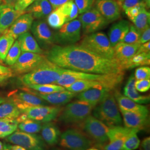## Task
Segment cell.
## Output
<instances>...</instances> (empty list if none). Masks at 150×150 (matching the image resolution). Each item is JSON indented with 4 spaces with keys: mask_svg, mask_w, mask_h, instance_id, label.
Masks as SVG:
<instances>
[{
    "mask_svg": "<svg viewBox=\"0 0 150 150\" xmlns=\"http://www.w3.org/2000/svg\"><path fill=\"white\" fill-rule=\"evenodd\" d=\"M46 57L66 70L95 74H111L125 71L117 59L100 57L76 44L54 45L48 50Z\"/></svg>",
    "mask_w": 150,
    "mask_h": 150,
    "instance_id": "obj_1",
    "label": "cell"
},
{
    "mask_svg": "<svg viewBox=\"0 0 150 150\" xmlns=\"http://www.w3.org/2000/svg\"><path fill=\"white\" fill-rule=\"evenodd\" d=\"M64 70L46 57L33 70L21 76L20 80L25 87L31 85L54 84Z\"/></svg>",
    "mask_w": 150,
    "mask_h": 150,
    "instance_id": "obj_2",
    "label": "cell"
},
{
    "mask_svg": "<svg viewBox=\"0 0 150 150\" xmlns=\"http://www.w3.org/2000/svg\"><path fill=\"white\" fill-rule=\"evenodd\" d=\"M93 116L108 127L121 126L122 120L112 91H108L92 110Z\"/></svg>",
    "mask_w": 150,
    "mask_h": 150,
    "instance_id": "obj_3",
    "label": "cell"
},
{
    "mask_svg": "<svg viewBox=\"0 0 150 150\" xmlns=\"http://www.w3.org/2000/svg\"><path fill=\"white\" fill-rule=\"evenodd\" d=\"M76 45L100 57L107 59H115L113 47L108 36L103 32H95L85 35Z\"/></svg>",
    "mask_w": 150,
    "mask_h": 150,
    "instance_id": "obj_4",
    "label": "cell"
},
{
    "mask_svg": "<svg viewBox=\"0 0 150 150\" xmlns=\"http://www.w3.org/2000/svg\"><path fill=\"white\" fill-rule=\"evenodd\" d=\"M124 72L111 74H95L72 70H64L54 84L67 88L75 82L82 80L111 81L121 84L123 81Z\"/></svg>",
    "mask_w": 150,
    "mask_h": 150,
    "instance_id": "obj_5",
    "label": "cell"
},
{
    "mask_svg": "<svg viewBox=\"0 0 150 150\" xmlns=\"http://www.w3.org/2000/svg\"><path fill=\"white\" fill-rule=\"evenodd\" d=\"M95 107L81 100L68 103L59 113V120L67 125L82 123L91 115Z\"/></svg>",
    "mask_w": 150,
    "mask_h": 150,
    "instance_id": "obj_6",
    "label": "cell"
},
{
    "mask_svg": "<svg viewBox=\"0 0 150 150\" xmlns=\"http://www.w3.org/2000/svg\"><path fill=\"white\" fill-rule=\"evenodd\" d=\"M59 145L67 150H86L92 145L86 134L76 129H69L61 134Z\"/></svg>",
    "mask_w": 150,
    "mask_h": 150,
    "instance_id": "obj_7",
    "label": "cell"
},
{
    "mask_svg": "<svg viewBox=\"0 0 150 150\" xmlns=\"http://www.w3.org/2000/svg\"><path fill=\"white\" fill-rule=\"evenodd\" d=\"M6 141L19 145L27 150H46L47 146L42 137L36 134H29L16 130L6 137Z\"/></svg>",
    "mask_w": 150,
    "mask_h": 150,
    "instance_id": "obj_8",
    "label": "cell"
},
{
    "mask_svg": "<svg viewBox=\"0 0 150 150\" xmlns=\"http://www.w3.org/2000/svg\"><path fill=\"white\" fill-rule=\"evenodd\" d=\"M80 124L86 134L97 145L103 146L108 141L107 133L109 127L93 116L90 115Z\"/></svg>",
    "mask_w": 150,
    "mask_h": 150,
    "instance_id": "obj_9",
    "label": "cell"
},
{
    "mask_svg": "<svg viewBox=\"0 0 150 150\" xmlns=\"http://www.w3.org/2000/svg\"><path fill=\"white\" fill-rule=\"evenodd\" d=\"M81 29L84 35L98 32L106 27L110 23L97 10L95 7H92L90 10L79 16Z\"/></svg>",
    "mask_w": 150,
    "mask_h": 150,
    "instance_id": "obj_10",
    "label": "cell"
},
{
    "mask_svg": "<svg viewBox=\"0 0 150 150\" xmlns=\"http://www.w3.org/2000/svg\"><path fill=\"white\" fill-rule=\"evenodd\" d=\"M81 37V25L79 19L66 22L54 34L56 42L61 45H75Z\"/></svg>",
    "mask_w": 150,
    "mask_h": 150,
    "instance_id": "obj_11",
    "label": "cell"
},
{
    "mask_svg": "<svg viewBox=\"0 0 150 150\" xmlns=\"http://www.w3.org/2000/svg\"><path fill=\"white\" fill-rule=\"evenodd\" d=\"M62 108L60 106H35L26 107L21 111L27 117L40 123H46L55 120L59 116Z\"/></svg>",
    "mask_w": 150,
    "mask_h": 150,
    "instance_id": "obj_12",
    "label": "cell"
},
{
    "mask_svg": "<svg viewBox=\"0 0 150 150\" xmlns=\"http://www.w3.org/2000/svg\"><path fill=\"white\" fill-rule=\"evenodd\" d=\"M46 56L42 54L32 52H22L15 64L11 66L12 72L16 74L24 75L36 68Z\"/></svg>",
    "mask_w": 150,
    "mask_h": 150,
    "instance_id": "obj_13",
    "label": "cell"
},
{
    "mask_svg": "<svg viewBox=\"0 0 150 150\" xmlns=\"http://www.w3.org/2000/svg\"><path fill=\"white\" fill-rule=\"evenodd\" d=\"M8 98L16 105L21 112L26 107L46 106L48 104L43 99L27 91H13L8 95Z\"/></svg>",
    "mask_w": 150,
    "mask_h": 150,
    "instance_id": "obj_14",
    "label": "cell"
},
{
    "mask_svg": "<svg viewBox=\"0 0 150 150\" xmlns=\"http://www.w3.org/2000/svg\"><path fill=\"white\" fill-rule=\"evenodd\" d=\"M133 129L117 126L109 127L107 136L109 142L103 150H121L123 143Z\"/></svg>",
    "mask_w": 150,
    "mask_h": 150,
    "instance_id": "obj_15",
    "label": "cell"
},
{
    "mask_svg": "<svg viewBox=\"0 0 150 150\" xmlns=\"http://www.w3.org/2000/svg\"><path fill=\"white\" fill-rule=\"evenodd\" d=\"M24 90L25 91H27L38 96L48 103L52 104L56 106H61L67 104L74 97L77 95V93L70 92L67 90L51 93H41L26 87L24 88Z\"/></svg>",
    "mask_w": 150,
    "mask_h": 150,
    "instance_id": "obj_16",
    "label": "cell"
},
{
    "mask_svg": "<svg viewBox=\"0 0 150 150\" xmlns=\"http://www.w3.org/2000/svg\"><path fill=\"white\" fill-rule=\"evenodd\" d=\"M31 30L36 40L41 45L52 46L56 42L54 35L46 22L41 20L33 22Z\"/></svg>",
    "mask_w": 150,
    "mask_h": 150,
    "instance_id": "obj_17",
    "label": "cell"
},
{
    "mask_svg": "<svg viewBox=\"0 0 150 150\" xmlns=\"http://www.w3.org/2000/svg\"><path fill=\"white\" fill-rule=\"evenodd\" d=\"M95 8L110 23L121 17V8L116 0H95Z\"/></svg>",
    "mask_w": 150,
    "mask_h": 150,
    "instance_id": "obj_18",
    "label": "cell"
},
{
    "mask_svg": "<svg viewBox=\"0 0 150 150\" xmlns=\"http://www.w3.org/2000/svg\"><path fill=\"white\" fill-rule=\"evenodd\" d=\"M140 43H129L120 42L114 47L115 59H117L124 70H126V66L130 59L137 52Z\"/></svg>",
    "mask_w": 150,
    "mask_h": 150,
    "instance_id": "obj_19",
    "label": "cell"
},
{
    "mask_svg": "<svg viewBox=\"0 0 150 150\" xmlns=\"http://www.w3.org/2000/svg\"><path fill=\"white\" fill-rule=\"evenodd\" d=\"M123 117L125 126L129 129L144 130L147 129L150 125L149 116L142 115L137 113L120 109Z\"/></svg>",
    "mask_w": 150,
    "mask_h": 150,
    "instance_id": "obj_20",
    "label": "cell"
},
{
    "mask_svg": "<svg viewBox=\"0 0 150 150\" xmlns=\"http://www.w3.org/2000/svg\"><path fill=\"white\" fill-rule=\"evenodd\" d=\"M24 13L16 10L13 5L2 3L0 9V35L5 32L16 19Z\"/></svg>",
    "mask_w": 150,
    "mask_h": 150,
    "instance_id": "obj_21",
    "label": "cell"
},
{
    "mask_svg": "<svg viewBox=\"0 0 150 150\" xmlns=\"http://www.w3.org/2000/svg\"><path fill=\"white\" fill-rule=\"evenodd\" d=\"M34 18L30 13H24L19 16L6 31L15 40L22 34L28 32L31 28Z\"/></svg>",
    "mask_w": 150,
    "mask_h": 150,
    "instance_id": "obj_22",
    "label": "cell"
},
{
    "mask_svg": "<svg viewBox=\"0 0 150 150\" xmlns=\"http://www.w3.org/2000/svg\"><path fill=\"white\" fill-rule=\"evenodd\" d=\"M113 95L120 109L137 113L144 116H149V110L146 106L134 102L128 97L122 95L120 91L116 90H115Z\"/></svg>",
    "mask_w": 150,
    "mask_h": 150,
    "instance_id": "obj_23",
    "label": "cell"
},
{
    "mask_svg": "<svg viewBox=\"0 0 150 150\" xmlns=\"http://www.w3.org/2000/svg\"><path fill=\"white\" fill-rule=\"evenodd\" d=\"M108 91H110L102 86H97L80 92L76 97L79 100L87 102L96 106Z\"/></svg>",
    "mask_w": 150,
    "mask_h": 150,
    "instance_id": "obj_24",
    "label": "cell"
},
{
    "mask_svg": "<svg viewBox=\"0 0 150 150\" xmlns=\"http://www.w3.org/2000/svg\"><path fill=\"white\" fill-rule=\"evenodd\" d=\"M54 10L48 0H36L25 11L31 13L34 19L41 20L47 17Z\"/></svg>",
    "mask_w": 150,
    "mask_h": 150,
    "instance_id": "obj_25",
    "label": "cell"
},
{
    "mask_svg": "<svg viewBox=\"0 0 150 150\" xmlns=\"http://www.w3.org/2000/svg\"><path fill=\"white\" fill-rule=\"evenodd\" d=\"M129 22L126 20H121L114 23L110 27L108 33V38L113 47L122 42L129 31Z\"/></svg>",
    "mask_w": 150,
    "mask_h": 150,
    "instance_id": "obj_26",
    "label": "cell"
},
{
    "mask_svg": "<svg viewBox=\"0 0 150 150\" xmlns=\"http://www.w3.org/2000/svg\"><path fill=\"white\" fill-rule=\"evenodd\" d=\"M17 41L20 44L22 52L43 54V50L30 32L28 31L22 34L17 38Z\"/></svg>",
    "mask_w": 150,
    "mask_h": 150,
    "instance_id": "obj_27",
    "label": "cell"
},
{
    "mask_svg": "<svg viewBox=\"0 0 150 150\" xmlns=\"http://www.w3.org/2000/svg\"><path fill=\"white\" fill-rule=\"evenodd\" d=\"M135 81L134 75L132 74L129 77L127 83L124 87L123 95L139 104L142 105L149 103L150 101V96L139 94L134 87Z\"/></svg>",
    "mask_w": 150,
    "mask_h": 150,
    "instance_id": "obj_28",
    "label": "cell"
},
{
    "mask_svg": "<svg viewBox=\"0 0 150 150\" xmlns=\"http://www.w3.org/2000/svg\"><path fill=\"white\" fill-rule=\"evenodd\" d=\"M40 131L42 139L47 144L53 146L59 142L61 132L55 124L51 122L44 123Z\"/></svg>",
    "mask_w": 150,
    "mask_h": 150,
    "instance_id": "obj_29",
    "label": "cell"
},
{
    "mask_svg": "<svg viewBox=\"0 0 150 150\" xmlns=\"http://www.w3.org/2000/svg\"><path fill=\"white\" fill-rule=\"evenodd\" d=\"M21 113L16 105L10 100L0 104V118L16 119Z\"/></svg>",
    "mask_w": 150,
    "mask_h": 150,
    "instance_id": "obj_30",
    "label": "cell"
},
{
    "mask_svg": "<svg viewBox=\"0 0 150 150\" xmlns=\"http://www.w3.org/2000/svg\"><path fill=\"white\" fill-rule=\"evenodd\" d=\"M141 33L150 27V13L146 7H143L139 15L131 20Z\"/></svg>",
    "mask_w": 150,
    "mask_h": 150,
    "instance_id": "obj_31",
    "label": "cell"
},
{
    "mask_svg": "<svg viewBox=\"0 0 150 150\" xmlns=\"http://www.w3.org/2000/svg\"><path fill=\"white\" fill-rule=\"evenodd\" d=\"M47 17V24L56 30L60 28L66 23V17L59 7L54 9Z\"/></svg>",
    "mask_w": 150,
    "mask_h": 150,
    "instance_id": "obj_32",
    "label": "cell"
},
{
    "mask_svg": "<svg viewBox=\"0 0 150 150\" xmlns=\"http://www.w3.org/2000/svg\"><path fill=\"white\" fill-rule=\"evenodd\" d=\"M16 119L0 118V139H4L17 129Z\"/></svg>",
    "mask_w": 150,
    "mask_h": 150,
    "instance_id": "obj_33",
    "label": "cell"
},
{
    "mask_svg": "<svg viewBox=\"0 0 150 150\" xmlns=\"http://www.w3.org/2000/svg\"><path fill=\"white\" fill-rule=\"evenodd\" d=\"M15 40L7 33L4 32L0 36V60L4 61Z\"/></svg>",
    "mask_w": 150,
    "mask_h": 150,
    "instance_id": "obj_34",
    "label": "cell"
},
{
    "mask_svg": "<svg viewBox=\"0 0 150 150\" xmlns=\"http://www.w3.org/2000/svg\"><path fill=\"white\" fill-rule=\"evenodd\" d=\"M59 7L65 16L66 22L72 21L79 16V10L74 1H68Z\"/></svg>",
    "mask_w": 150,
    "mask_h": 150,
    "instance_id": "obj_35",
    "label": "cell"
},
{
    "mask_svg": "<svg viewBox=\"0 0 150 150\" xmlns=\"http://www.w3.org/2000/svg\"><path fill=\"white\" fill-rule=\"evenodd\" d=\"M41 123L32 119L27 118L25 121L18 124L17 129L26 133L36 134L41 131Z\"/></svg>",
    "mask_w": 150,
    "mask_h": 150,
    "instance_id": "obj_36",
    "label": "cell"
},
{
    "mask_svg": "<svg viewBox=\"0 0 150 150\" xmlns=\"http://www.w3.org/2000/svg\"><path fill=\"white\" fill-rule=\"evenodd\" d=\"M150 53L136 54L130 59L126 66L127 69H131L139 66L150 65Z\"/></svg>",
    "mask_w": 150,
    "mask_h": 150,
    "instance_id": "obj_37",
    "label": "cell"
},
{
    "mask_svg": "<svg viewBox=\"0 0 150 150\" xmlns=\"http://www.w3.org/2000/svg\"><path fill=\"white\" fill-rule=\"evenodd\" d=\"M26 87L41 93H51L64 91L66 90L63 86H59L54 83L45 85H31L26 86Z\"/></svg>",
    "mask_w": 150,
    "mask_h": 150,
    "instance_id": "obj_38",
    "label": "cell"
},
{
    "mask_svg": "<svg viewBox=\"0 0 150 150\" xmlns=\"http://www.w3.org/2000/svg\"><path fill=\"white\" fill-rule=\"evenodd\" d=\"M139 130L133 129L123 143L121 150H134L139 147L140 141L137 134Z\"/></svg>",
    "mask_w": 150,
    "mask_h": 150,
    "instance_id": "obj_39",
    "label": "cell"
},
{
    "mask_svg": "<svg viewBox=\"0 0 150 150\" xmlns=\"http://www.w3.org/2000/svg\"><path fill=\"white\" fill-rule=\"evenodd\" d=\"M21 54V50L20 44L17 40H16L7 54L4 62L7 65L12 66L15 64L16 61L18 59Z\"/></svg>",
    "mask_w": 150,
    "mask_h": 150,
    "instance_id": "obj_40",
    "label": "cell"
},
{
    "mask_svg": "<svg viewBox=\"0 0 150 150\" xmlns=\"http://www.w3.org/2000/svg\"><path fill=\"white\" fill-rule=\"evenodd\" d=\"M141 35V33L134 27V25L129 24V31L123 38L122 42L129 44L139 43Z\"/></svg>",
    "mask_w": 150,
    "mask_h": 150,
    "instance_id": "obj_41",
    "label": "cell"
},
{
    "mask_svg": "<svg viewBox=\"0 0 150 150\" xmlns=\"http://www.w3.org/2000/svg\"><path fill=\"white\" fill-rule=\"evenodd\" d=\"M95 1V0H74L80 15L90 10L93 7Z\"/></svg>",
    "mask_w": 150,
    "mask_h": 150,
    "instance_id": "obj_42",
    "label": "cell"
},
{
    "mask_svg": "<svg viewBox=\"0 0 150 150\" xmlns=\"http://www.w3.org/2000/svg\"><path fill=\"white\" fill-rule=\"evenodd\" d=\"M134 77L136 80L150 79V67L144 66L138 67L135 70Z\"/></svg>",
    "mask_w": 150,
    "mask_h": 150,
    "instance_id": "obj_43",
    "label": "cell"
},
{
    "mask_svg": "<svg viewBox=\"0 0 150 150\" xmlns=\"http://www.w3.org/2000/svg\"><path fill=\"white\" fill-rule=\"evenodd\" d=\"M134 87L139 92L144 93L147 92L150 88V79L135 81Z\"/></svg>",
    "mask_w": 150,
    "mask_h": 150,
    "instance_id": "obj_44",
    "label": "cell"
},
{
    "mask_svg": "<svg viewBox=\"0 0 150 150\" xmlns=\"http://www.w3.org/2000/svg\"><path fill=\"white\" fill-rule=\"evenodd\" d=\"M35 1L36 0H16L14 4L15 9L17 11L25 12V10Z\"/></svg>",
    "mask_w": 150,
    "mask_h": 150,
    "instance_id": "obj_45",
    "label": "cell"
},
{
    "mask_svg": "<svg viewBox=\"0 0 150 150\" xmlns=\"http://www.w3.org/2000/svg\"><path fill=\"white\" fill-rule=\"evenodd\" d=\"M143 7H146L145 5L136 6L129 8L127 10H126V11H125V12L127 16L129 17V20H131L139 15L141 10Z\"/></svg>",
    "mask_w": 150,
    "mask_h": 150,
    "instance_id": "obj_46",
    "label": "cell"
},
{
    "mask_svg": "<svg viewBox=\"0 0 150 150\" xmlns=\"http://www.w3.org/2000/svg\"><path fill=\"white\" fill-rule=\"evenodd\" d=\"M142 5H145L144 0H124L121 6L123 11H125L129 8Z\"/></svg>",
    "mask_w": 150,
    "mask_h": 150,
    "instance_id": "obj_47",
    "label": "cell"
},
{
    "mask_svg": "<svg viewBox=\"0 0 150 150\" xmlns=\"http://www.w3.org/2000/svg\"><path fill=\"white\" fill-rule=\"evenodd\" d=\"M150 28H147L144 31L141 33V38L139 39V43L143 44L147 42L150 41Z\"/></svg>",
    "mask_w": 150,
    "mask_h": 150,
    "instance_id": "obj_48",
    "label": "cell"
},
{
    "mask_svg": "<svg viewBox=\"0 0 150 150\" xmlns=\"http://www.w3.org/2000/svg\"><path fill=\"white\" fill-rule=\"evenodd\" d=\"M143 52L150 53V41L143 43V44H141L139 46V48L138 49V50L136 54H139V53H143Z\"/></svg>",
    "mask_w": 150,
    "mask_h": 150,
    "instance_id": "obj_49",
    "label": "cell"
},
{
    "mask_svg": "<svg viewBox=\"0 0 150 150\" xmlns=\"http://www.w3.org/2000/svg\"><path fill=\"white\" fill-rule=\"evenodd\" d=\"M70 1H73V0H48V1L50 2L51 5H52L54 9L59 7Z\"/></svg>",
    "mask_w": 150,
    "mask_h": 150,
    "instance_id": "obj_50",
    "label": "cell"
},
{
    "mask_svg": "<svg viewBox=\"0 0 150 150\" xmlns=\"http://www.w3.org/2000/svg\"><path fill=\"white\" fill-rule=\"evenodd\" d=\"M12 71L10 67L0 64V75L12 76Z\"/></svg>",
    "mask_w": 150,
    "mask_h": 150,
    "instance_id": "obj_51",
    "label": "cell"
},
{
    "mask_svg": "<svg viewBox=\"0 0 150 150\" xmlns=\"http://www.w3.org/2000/svg\"><path fill=\"white\" fill-rule=\"evenodd\" d=\"M141 147L143 150H150V137H147L143 139L141 143Z\"/></svg>",
    "mask_w": 150,
    "mask_h": 150,
    "instance_id": "obj_52",
    "label": "cell"
},
{
    "mask_svg": "<svg viewBox=\"0 0 150 150\" xmlns=\"http://www.w3.org/2000/svg\"><path fill=\"white\" fill-rule=\"evenodd\" d=\"M10 149L11 150H27L21 146L17 145H12V146L10 145Z\"/></svg>",
    "mask_w": 150,
    "mask_h": 150,
    "instance_id": "obj_53",
    "label": "cell"
},
{
    "mask_svg": "<svg viewBox=\"0 0 150 150\" xmlns=\"http://www.w3.org/2000/svg\"><path fill=\"white\" fill-rule=\"evenodd\" d=\"M11 76L10 75H0V82L7 80Z\"/></svg>",
    "mask_w": 150,
    "mask_h": 150,
    "instance_id": "obj_54",
    "label": "cell"
},
{
    "mask_svg": "<svg viewBox=\"0 0 150 150\" xmlns=\"http://www.w3.org/2000/svg\"><path fill=\"white\" fill-rule=\"evenodd\" d=\"M16 1V0H3V4H10V5H14Z\"/></svg>",
    "mask_w": 150,
    "mask_h": 150,
    "instance_id": "obj_55",
    "label": "cell"
},
{
    "mask_svg": "<svg viewBox=\"0 0 150 150\" xmlns=\"http://www.w3.org/2000/svg\"><path fill=\"white\" fill-rule=\"evenodd\" d=\"M144 2L147 10L148 8L149 9L150 7V0H144Z\"/></svg>",
    "mask_w": 150,
    "mask_h": 150,
    "instance_id": "obj_56",
    "label": "cell"
},
{
    "mask_svg": "<svg viewBox=\"0 0 150 150\" xmlns=\"http://www.w3.org/2000/svg\"><path fill=\"white\" fill-rule=\"evenodd\" d=\"M2 150H11L10 145H8V144H6L3 145Z\"/></svg>",
    "mask_w": 150,
    "mask_h": 150,
    "instance_id": "obj_57",
    "label": "cell"
},
{
    "mask_svg": "<svg viewBox=\"0 0 150 150\" xmlns=\"http://www.w3.org/2000/svg\"><path fill=\"white\" fill-rule=\"evenodd\" d=\"M6 99L5 98H3V97H0V104H1V103H4V102H5Z\"/></svg>",
    "mask_w": 150,
    "mask_h": 150,
    "instance_id": "obj_58",
    "label": "cell"
},
{
    "mask_svg": "<svg viewBox=\"0 0 150 150\" xmlns=\"http://www.w3.org/2000/svg\"><path fill=\"white\" fill-rule=\"evenodd\" d=\"M124 0H117V2H118V4H119V5H121V4H122V3L123 2V1Z\"/></svg>",
    "mask_w": 150,
    "mask_h": 150,
    "instance_id": "obj_59",
    "label": "cell"
},
{
    "mask_svg": "<svg viewBox=\"0 0 150 150\" xmlns=\"http://www.w3.org/2000/svg\"><path fill=\"white\" fill-rule=\"evenodd\" d=\"M3 149V144L0 141V150H2Z\"/></svg>",
    "mask_w": 150,
    "mask_h": 150,
    "instance_id": "obj_60",
    "label": "cell"
},
{
    "mask_svg": "<svg viewBox=\"0 0 150 150\" xmlns=\"http://www.w3.org/2000/svg\"><path fill=\"white\" fill-rule=\"evenodd\" d=\"M86 150H99L98 149H96V148H88V149H87Z\"/></svg>",
    "mask_w": 150,
    "mask_h": 150,
    "instance_id": "obj_61",
    "label": "cell"
},
{
    "mask_svg": "<svg viewBox=\"0 0 150 150\" xmlns=\"http://www.w3.org/2000/svg\"><path fill=\"white\" fill-rule=\"evenodd\" d=\"M52 150H61V149H57V148H55V149H52Z\"/></svg>",
    "mask_w": 150,
    "mask_h": 150,
    "instance_id": "obj_62",
    "label": "cell"
},
{
    "mask_svg": "<svg viewBox=\"0 0 150 150\" xmlns=\"http://www.w3.org/2000/svg\"><path fill=\"white\" fill-rule=\"evenodd\" d=\"M3 2V0H0V4H2Z\"/></svg>",
    "mask_w": 150,
    "mask_h": 150,
    "instance_id": "obj_63",
    "label": "cell"
},
{
    "mask_svg": "<svg viewBox=\"0 0 150 150\" xmlns=\"http://www.w3.org/2000/svg\"><path fill=\"white\" fill-rule=\"evenodd\" d=\"M1 4H0V9H1Z\"/></svg>",
    "mask_w": 150,
    "mask_h": 150,
    "instance_id": "obj_64",
    "label": "cell"
}]
</instances>
